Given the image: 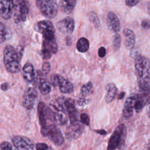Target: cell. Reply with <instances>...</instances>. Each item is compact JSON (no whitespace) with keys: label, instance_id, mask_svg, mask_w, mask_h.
<instances>
[{"label":"cell","instance_id":"1","mask_svg":"<svg viewBox=\"0 0 150 150\" xmlns=\"http://www.w3.org/2000/svg\"><path fill=\"white\" fill-rule=\"evenodd\" d=\"M135 69L138 86L142 92L150 91V60L141 55L135 58Z\"/></svg>","mask_w":150,"mask_h":150},{"label":"cell","instance_id":"2","mask_svg":"<svg viewBox=\"0 0 150 150\" xmlns=\"http://www.w3.org/2000/svg\"><path fill=\"white\" fill-rule=\"evenodd\" d=\"M4 63L6 70L11 73H17L21 69L22 50L7 45L4 49Z\"/></svg>","mask_w":150,"mask_h":150},{"label":"cell","instance_id":"3","mask_svg":"<svg viewBox=\"0 0 150 150\" xmlns=\"http://www.w3.org/2000/svg\"><path fill=\"white\" fill-rule=\"evenodd\" d=\"M127 135V129L124 124L118 125L112 134L107 146V150H115L118 146L124 145Z\"/></svg>","mask_w":150,"mask_h":150},{"label":"cell","instance_id":"4","mask_svg":"<svg viewBox=\"0 0 150 150\" xmlns=\"http://www.w3.org/2000/svg\"><path fill=\"white\" fill-rule=\"evenodd\" d=\"M41 134L47 137L56 145L60 146L64 142V137L62 131L54 124H49L41 127Z\"/></svg>","mask_w":150,"mask_h":150},{"label":"cell","instance_id":"5","mask_svg":"<svg viewBox=\"0 0 150 150\" xmlns=\"http://www.w3.org/2000/svg\"><path fill=\"white\" fill-rule=\"evenodd\" d=\"M36 5L41 13L47 18L55 17L58 12V5L53 0H39L36 1Z\"/></svg>","mask_w":150,"mask_h":150},{"label":"cell","instance_id":"6","mask_svg":"<svg viewBox=\"0 0 150 150\" xmlns=\"http://www.w3.org/2000/svg\"><path fill=\"white\" fill-rule=\"evenodd\" d=\"M14 21L16 23H20L26 21L29 13L28 2L23 0L12 1Z\"/></svg>","mask_w":150,"mask_h":150},{"label":"cell","instance_id":"7","mask_svg":"<svg viewBox=\"0 0 150 150\" xmlns=\"http://www.w3.org/2000/svg\"><path fill=\"white\" fill-rule=\"evenodd\" d=\"M35 29L42 34L43 39L53 40L55 39V29L52 23L47 19L40 21L34 26Z\"/></svg>","mask_w":150,"mask_h":150},{"label":"cell","instance_id":"8","mask_svg":"<svg viewBox=\"0 0 150 150\" xmlns=\"http://www.w3.org/2000/svg\"><path fill=\"white\" fill-rule=\"evenodd\" d=\"M50 108L53 118V122L59 125H64L67 121V115L66 111L63 105L57 101L55 103L50 104Z\"/></svg>","mask_w":150,"mask_h":150},{"label":"cell","instance_id":"9","mask_svg":"<svg viewBox=\"0 0 150 150\" xmlns=\"http://www.w3.org/2000/svg\"><path fill=\"white\" fill-rule=\"evenodd\" d=\"M38 117L41 127L49 124L48 121L53 122V114L49 108L43 102H39L38 106Z\"/></svg>","mask_w":150,"mask_h":150},{"label":"cell","instance_id":"10","mask_svg":"<svg viewBox=\"0 0 150 150\" xmlns=\"http://www.w3.org/2000/svg\"><path fill=\"white\" fill-rule=\"evenodd\" d=\"M50 80L52 84L55 87H59L60 91L63 93H70L73 90L72 83L59 74H53L51 76Z\"/></svg>","mask_w":150,"mask_h":150},{"label":"cell","instance_id":"11","mask_svg":"<svg viewBox=\"0 0 150 150\" xmlns=\"http://www.w3.org/2000/svg\"><path fill=\"white\" fill-rule=\"evenodd\" d=\"M93 88L91 82H88L81 87L77 100V104L79 106H84L90 101V97L93 94Z\"/></svg>","mask_w":150,"mask_h":150},{"label":"cell","instance_id":"12","mask_svg":"<svg viewBox=\"0 0 150 150\" xmlns=\"http://www.w3.org/2000/svg\"><path fill=\"white\" fill-rule=\"evenodd\" d=\"M38 91L34 87H29L25 91L23 96L22 104L27 110H31L33 108L36 98Z\"/></svg>","mask_w":150,"mask_h":150},{"label":"cell","instance_id":"13","mask_svg":"<svg viewBox=\"0 0 150 150\" xmlns=\"http://www.w3.org/2000/svg\"><path fill=\"white\" fill-rule=\"evenodd\" d=\"M57 49L58 46L56 39H43L42 54L44 59L47 60L50 59L53 54H54L57 52Z\"/></svg>","mask_w":150,"mask_h":150},{"label":"cell","instance_id":"14","mask_svg":"<svg viewBox=\"0 0 150 150\" xmlns=\"http://www.w3.org/2000/svg\"><path fill=\"white\" fill-rule=\"evenodd\" d=\"M13 145L18 150H33V142L28 138L20 135H16L12 138Z\"/></svg>","mask_w":150,"mask_h":150},{"label":"cell","instance_id":"15","mask_svg":"<svg viewBox=\"0 0 150 150\" xmlns=\"http://www.w3.org/2000/svg\"><path fill=\"white\" fill-rule=\"evenodd\" d=\"M42 71H37L35 75V81L38 83V87L39 91L42 94H49L52 90V86L50 82L47 80Z\"/></svg>","mask_w":150,"mask_h":150},{"label":"cell","instance_id":"16","mask_svg":"<svg viewBox=\"0 0 150 150\" xmlns=\"http://www.w3.org/2000/svg\"><path fill=\"white\" fill-rule=\"evenodd\" d=\"M74 21L71 17H66L59 21L56 27L57 30L64 34H70L74 29Z\"/></svg>","mask_w":150,"mask_h":150},{"label":"cell","instance_id":"17","mask_svg":"<svg viewBox=\"0 0 150 150\" xmlns=\"http://www.w3.org/2000/svg\"><path fill=\"white\" fill-rule=\"evenodd\" d=\"M137 94H131L127 98L124 103L122 110V115L123 117L126 119L130 118L133 115L134 110V104L137 98Z\"/></svg>","mask_w":150,"mask_h":150},{"label":"cell","instance_id":"18","mask_svg":"<svg viewBox=\"0 0 150 150\" xmlns=\"http://www.w3.org/2000/svg\"><path fill=\"white\" fill-rule=\"evenodd\" d=\"M106 23L108 29L115 33L118 32L121 29V24L119 18L117 15L112 12H109L107 14Z\"/></svg>","mask_w":150,"mask_h":150},{"label":"cell","instance_id":"19","mask_svg":"<svg viewBox=\"0 0 150 150\" xmlns=\"http://www.w3.org/2000/svg\"><path fill=\"white\" fill-rule=\"evenodd\" d=\"M13 14L12 1L0 0V15L5 19H10Z\"/></svg>","mask_w":150,"mask_h":150},{"label":"cell","instance_id":"20","mask_svg":"<svg viewBox=\"0 0 150 150\" xmlns=\"http://www.w3.org/2000/svg\"><path fill=\"white\" fill-rule=\"evenodd\" d=\"M23 77L25 80L28 83H33L35 81L36 72L33 66L30 62H27L25 64L23 67Z\"/></svg>","mask_w":150,"mask_h":150},{"label":"cell","instance_id":"21","mask_svg":"<svg viewBox=\"0 0 150 150\" xmlns=\"http://www.w3.org/2000/svg\"><path fill=\"white\" fill-rule=\"evenodd\" d=\"M105 90V101L107 103H110L112 102L117 96L118 94V89L114 83H110L106 86Z\"/></svg>","mask_w":150,"mask_h":150},{"label":"cell","instance_id":"22","mask_svg":"<svg viewBox=\"0 0 150 150\" xmlns=\"http://www.w3.org/2000/svg\"><path fill=\"white\" fill-rule=\"evenodd\" d=\"M124 35L125 37V46L128 49H132L135 46V36L134 32L129 29H125L123 30Z\"/></svg>","mask_w":150,"mask_h":150},{"label":"cell","instance_id":"23","mask_svg":"<svg viewBox=\"0 0 150 150\" xmlns=\"http://www.w3.org/2000/svg\"><path fill=\"white\" fill-rule=\"evenodd\" d=\"M84 127L80 122L74 125H71L68 129L67 135L71 138H77L83 133Z\"/></svg>","mask_w":150,"mask_h":150},{"label":"cell","instance_id":"24","mask_svg":"<svg viewBox=\"0 0 150 150\" xmlns=\"http://www.w3.org/2000/svg\"><path fill=\"white\" fill-rule=\"evenodd\" d=\"M76 1L75 0H63L60 1V8L62 11L65 14L70 13L74 9L76 4Z\"/></svg>","mask_w":150,"mask_h":150},{"label":"cell","instance_id":"25","mask_svg":"<svg viewBox=\"0 0 150 150\" xmlns=\"http://www.w3.org/2000/svg\"><path fill=\"white\" fill-rule=\"evenodd\" d=\"M11 29L4 23L0 22V43L8 41L11 39Z\"/></svg>","mask_w":150,"mask_h":150},{"label":"cell","instance_id":"26","mask_svg":"<svg viewBox=\"0 0 150 150\" xmlns=\"http://www.w3.org/2000/svg\"><path fill=\"white\" fill-rule=\"evenodd\" d=\"M90 44L87 39L85 38H81L79 39L76 44V47L79 52L84 53L89 49Z\"/></svg>","mask_w":150,"mask_h":150},{"label":"cell","instance_id":"27","mask_svg":"<svg viewBox=\"0 0 150 150\" xmlns=\"http://www.w3.org/2000/svg\"><path fill=\"white\" fill-rule=\"evenodd\" d=\"M87 16L90 22L94 26L95 28L97 29L100 28L101 25H100V20L98 16L95 12L93 11H90L87 13Z\"/></svg>","mask_w":150,"mask_h":150},{"label":"cell","instance_id":"28","mask_svg":"<svg viewBox=\"0 0 150 150\" xmlns=\"http://www.w3.org/2000/svg\"><path fill=\"white\" fill-rule=\"evenodd\" d=\"M121 44V38L118 33L114 34L112 37V46L114 51H118Z\"/></svg>","mask_w":150,"mask_h":150},{"label":"cell","instance_id":"29","mask_svg":"<svg viewBox=\"0 0 150 150\" xmlns=\"http://www.w3.org/2000/svg\"><path fill=\"white\" fill-rule=\"evenodd\" d=\"M1 150H18V149L10 142L8 141H4L0 145Z\"/></svg>","mask_w":150,"mask_h":150},{"label":"cell","instance_id":"30","mask_svg":"<svg viewBox=\"0 0 150 150\" xmlns=\"http://www.w3.org/2000/svg\"><path fill=\"white\" fill-rule=\"evenodd\" d=\"M80 121L81 123L88 125L90 124V118L88 115L86 114V113H83L82 114H81L80 115Z\"/></svg>","mask_w":150,"mask_h":150},{"label":"cell","instance_id":"31","mask_svg":"<svg viewBox=\"0 0 150 150\" xmlns=\"http://www.w3.org/2000/svg\"><path fill=\"white\" fill-rule=\"evenodd\" d=\"M50 70V64L49 62H45L43 64L42 66V73L45 75V74H47L49 73Z\"/></svg>","mask_w":150,"mask_h":150},{"label":"cell","instance_id":"32","mask_svg":"<svg viewBox=\"0 0 150 150\" xmlns=\"http://www.w3.org/2000/svg\"><path fill=\"white\" fill-rule=\"evenodd\" d=\"M35 148L36 150H46L48 148V146L45 143L39 142L36 144Z\"/></svg>","mask_w":150,"mask_h":150},{"label":"cell","instance_id":"33","mask_svg":"<svg viewBox=\"0 0 150 150\" xmlns=\"http://www.w3.org/2000/svg\"><path fill=\"white\" fill-rule=\"evenodd\" d=\"M141 25V26L145 29H150V20L144 19L142 21Z\"/></svg>","mask_w":150,"mask_h":150},{"label":"cell","instance_id":"34","mask_svg":"<svg viewBox=\"0 0 150 150\" xmlns=\"http://www.w3.org/2000/svg\"><path fill=\"white\" fill-rule=\"evenodd\" d=\"M139 2V1H135V0H126L125 4L129 7H132L136 5Z\"/></svg>","mask_w":150,"mask_h":150},{"label":"cell","instance_id":"35","mask_svg":"<svg viewBox=\"0 0 150 150\" xmlns=\"http://www.w3.org/2000/svg\"><path fill=\"white\" fill-rule=\"evenodd\" d=\"M105 54H106V50H105V47H101L98 49V54L99 57H104V56L105 55Z\"/></svg>","mask_w":150,"mask_h":150},{"label":"cell","instance_id":"36","mask_svg":"<svg viewBox=\"0 0 150 150\" xmlns=\"http://www.w3.org/2000/svg\"><path fill=\"white\" fill-rule=\"evenodd\" d=\"M146 111V114H147L148 117L150 118V97H149V98L148 101V103H147Z\"/></svg>","mask_w":150,"mask_h":150},{"label":"cell","instance_id":"37","mask_svg":"<svg viewBox=\"0 0 150 150\" xmlns=\"http://www.w3.org/2000/svg\"><path fill=\"white\" fill-rule=\"evenodd\" d=\"M1 89H2V90L6 91V90H7L9 88V85H8V84L6 83H3V84H1Z\"/></svg>","mask_w":150,"mask_h":150},{"label":"cell","instance_id":"38","mask_svg":"<svg viewBox=\"0 0 150 150\" xmlns=\"http://www.w3.org/2000/svg\"><path fill=\"white\" fill-rule=\"evenodd\" d=\"M96 132L100 134H101V135H105L106 134V131H104V129H100V130H97L96 131Z\"/></svg>","mask_w":150,"mask_h":150},{"label":"cell","instance_id":"39","mask_svg":"<svg viewBox=\"0 0 150 150\" xmlns=\"http://www.w3.org/2000/svg\"><path fill=\"white\" fill-rule=\"evenodd\" d=\"M124 96H125V93L124 92L121 93V94H120V95L118 97V99H122L124 98Z\"/></svg>","mask_w":150,"mask_h":150},{"label":"cell","instance_id":"40","mask_svg":"<svg viewBox=\"0 0 150 150\" xmlns=\"http://www.w3.org/2000/svg\"><path fill=\"white\" fill-rule=\"evenodd\" d=\"M148 12L150 15V2H149V4L148 5Z\"/></svg>","mask_w":150,"mask_h":150},{"label":"cell","instance_id":"41","mask_svg":"<svg viewBox=\"0 0 150 150\" xmlns=\"http://www.w3.org/2000/svg\"><path fill=\"white\" fill-rule=\"evenodd\" d=\"M147 148H148V150H150V139L148 141V145H147Z\"/></svg>","mask_w":150,"mask_h":150}]
</instances>
